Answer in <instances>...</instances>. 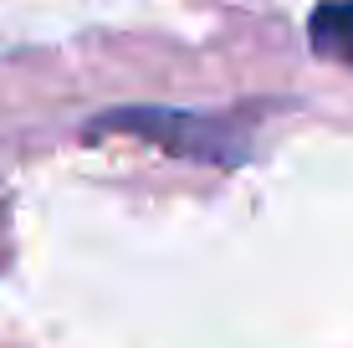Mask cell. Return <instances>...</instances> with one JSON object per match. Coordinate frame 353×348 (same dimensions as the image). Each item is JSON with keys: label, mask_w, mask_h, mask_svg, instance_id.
Segmentation results:
<instances>
[{"label": "cell", "mask_w": 353, "mask_h": 348, "mask_svg": "<svg viewBox=\"0 0 353 348\" xmlns=\"http://www.w3.org/2000/svg\"><path fill=\"white\" fill-rule=\"evenodd\" d=\"M312 52L353 67V0L318 6V16H312Z\"/></svg>", "instance_id": "cell-1"}]
</instances>
